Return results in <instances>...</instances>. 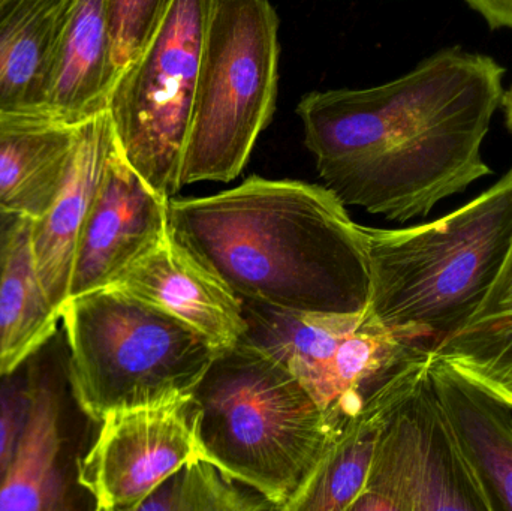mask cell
Returning a JSON list of instances; mask_svg holds the SVG:
<instances>
[{
  "label": "cell",
  "instance_id": "obj_1",
  "mask_svg": "<svg viewBox=\"0 0 512 511\" xmlns=\"http://www.w3.org/2000/svg\"><path fill=\"white\" fill-rule=\"evenodd\" d=\"M504 68L448 48L367 89L303 96L297 114L319 176L345 206L405 222L492 173L481 155Z\"/></svg>",
  "mask_w": 512,
  "mask_h": 511
},
{
  "label": "cell",
  "instance_id": "obj_2",
  "mask_svg": "<svg viewBox=\"0 0 512 511\" xmlns=\"http://www.w3.org/2000/svg\"><path fill=\"white\" fill-rule=\"evenodd\" d=\"M171 233L236 296L268 308L357 314L370 297L361 225L327 186L252 176L170 198Z\"/></svg>",
  "mask_w": 512,
  "mask_h": 511
},
{
  "label": "cell",
  "instance_id": "obj_3",
  "mask_svg": "<svg viewBox=\"0 0 512 511\" xmlns=\"http://www.w3.org/2000/svg\"><path fill=\"white\" fill-rule=\"evenodd\" d=\"M369 263L367 312L435 347L483 302L512 243V167L447 216L414 227H361Z\"/></svg>",
  "mask_w": 512,
  "mask_h": 511
},
{
  "label": "cell",
  "instance_id": "obj_4",
  "mask_svg": "<svg viewBox=\"0 0 512 511\" xmlns=\"http://www.w3.org/2000/svg\"><path fill=\"white\" fill-rule=\"evenodd\" d=\"M201 458L289 511L340 432L285 365L242 341L194 390Z\"/></svg>",
  "mask_w": 512,
  "mask_h": 511
},
{
  "label": "cell",
  "instance_id": "obj_5",
  "mask_svg": "<svg viewBox=\"0 0 512 511\" xmlns=\"http://www.w3.org/2000/svg\"><path fill=\"white\" fill-rule=\"evenodd\" d=\"M60 320L75 401L95 422L194 395L221 353L179 318L116 285L69 297Z\"/></svg>",
  "mask_w": 512,
  "mask_h": 511
},
{
  "label": "cell",
  "instance_id": "obj_6",
  "mask_svg": "<svg viewBox=\"0 0 512 511\" xmlns=\"http://www.w3.org/2000/svg\"><path fill=\"white\" fill-rule=\"evenodd\" d=\"M279 17L268 0H218L204 44L180 183L231 182L276 105Z\"/></svg>",
  "mask_w": 512,
  "mask_h": 511
},
{
  "label": "cell",
  "instance_id": "obj_7",
  "mask_svg": "<svg viewBox=\"0 0 512 511\" xmlns=\"http://www.w3.org/2000/svg\"><path fill=\"white\" fill-rule=\"evenodd\" d=\"M216 2L174 0L149 44L123 69L111 92L108 113L117 147L167 198L182 189L183 152Z\"/></svg>",
  "mask_w": 512,
  "mask_h": 511
},
{
  "label": "cell",
  "instance_id": "obj_8",
  "mask_svg": "<svg viewBox=\"0 0 512 511\" xmlns=\"http://www.w3.org/2000/svg\"><path fill=\"white\" fill-rule=\"evenodd\" d=\"M245 341L279 360L342 432L400 366L429 344L388 329L369 312L309 314L243 300Z\"/></svg>",
  "mask_w": 512,
  "mask_h": 511
},
{
  "label": "cell",
  "instance_id": "obj_9",
  "mask_svg": "<svg viewBox=\"0 0 512 511\" xmlns=\"http://www.w3.org/2000/svg\"><path fill=\"white\" fill-rule=\"evenodd\" d=\"M436 510L490 507L427 371L388 414L351 511Z\"/></svg>",
  "mask_w": 512,
  "mask_h": 511
},
{
  "label": "cell",
  "instance_id": "obj_10",
  "mask_svg": "<svg viewBox=\"0 0 512 511\" xmlns=\"http://www.w3.org/2000/svg\"><path fill=\"white\" fill-rule=\"evenodd\" d=\"M78 464V483L96 509L138 511L189 459L200 456L194 395L167 404L114 411Z\"/></svg>",
  "mask_w": 512,
  "mask_h": 511
},
{
  "label": "cell",
  "instance_id": "obj_11",
  "mask_svg": "<svg viewBox=\"0 0 512 511\" xmlns=\"http://www.w3.org/2000/svg\"><path fill=\"white\" fill-rule=\"evenodd\" d=\"M170 198L158 194L114 144L78 243L71 296L113 284L170 228Z\"/></svg>",
  "mask_w": 512,
  "mask_h": 511
},
{
  "label": "cell",
  "instance_id": "obj_12",
  "mask_svg": "<svg viewBox=\"0 0 512 511\" xmlns=\"http://www.w3.org/2000/svg\"><path fill=\"white\" fill-rule=\"evenodd\" d=\"M111 285L179 318L218 350L234 347L248 333L243 300L186 249L171 228Z\"/></svg>",
  "mask_w": 512,
  "mask_h": 511
},
{
  "label": "cell",
  "instance_id": "obj_13",
  "mask_svg": "<svg viewBox=\"0 0 512 511\" xmlns=\"http://www.w3.org/2000/svg\"><path fill=\"white\" fill-rule=\"evenodd\" d=\"M114 144L116 137L108 111L80 123L56 198L41 218L30 222L33 261L59 311L71 296L78 243Z\"/></svg>",
  "mask_w": 512,
  "mask_h": 511
},
{
  "label": "cell",
  "instance_id": "obj_14",
  "mask_svg": "<svg viewBox=\"0 0 512 511\" xmlns=\"http://www.w3.org/2000/svg\"><path fill=\"white\" fill-rule=\"evenodd\" d=\"M432 348L400 366L346 423L289 511H351L369 480L376 443L394 405L429 371Z\"/></svg>",
  "mask_w": 512,
  "mask_h": 511
},
{
  "label": "cell",
  "instance_id": "obj_15",
  "mask_svg": "<svg viewBox=\"0 0 512 511\" xmlns=\"http://www.w3.org/2000/svg\"><path fill=\"white\" fill-rule=\"evenodd\" d=\"M78 125L45 110L0 113L2 212L29 219L47 212L65 179Z\"/></svg>",
  "mask_w": 512,
  "mask_h": 511
},
{
  "label": "cell",
  "instance_id": "obj_16",
  "mask_svg": "<svg viewBox=\"0 0 512 511\" xmlns=\"http://www.w3.org/2000/svg\"><path fill=\"white\" fill-rule=\"evenodd\" d=\"M433 389L490 511H512V410L432 353Z\"/></svg>",
  "mask_w": 512,
  "mask_h": 511
},
{
  "label": "cell",
  "instance_id": "obj_17",
  "mask_svg": "<svg viewBox=\"0 0 512 511\" xmlns=\"http://www.w3.org/2000/svg\"><path fill=\"white\" fill-rule=\"evenodd\" d=\"M117 81L105 0H74L48 80L44 110L71 125L108 111Z\"/></svg>",
  "mask_w": 512,
  "mask_h": 511
},
{
  "label": "cell",
  "instance_id": "obj_18",
  "mask_svg": "<svg viewBox=\"0 0 512 511\" xmlns=\"http://www.w3.org/2000/svg\"><path fill=\"white\" fill-rule=\"evenodd\" d=\"M74 0H8L0 8V113L44 110Z\"/></svg>",
  "mask_w": 512,
  "mask_h": 511
},
{
  "label": "cell",
  "instance_id": "obj_19",
  "mask_svg": "<svg viewBox=\"0 0 512 511\" xmlns=\"http://www.w3.org/2000/svg\"><path fill=\"white\" fill-rule=\"evenodd\" d=\"M60 453L59 395L48 381H33L26 425L0 485V511L66 509L68 497L60 470Z\"/></svg>",
  "mask_w": 512,
  "mask_h": 511
},
{
  "label": "cell",
  "instance_id": "obj_20",
  "mask_svg": "<svg viewBox=\"0 0 512 511\" xmlns=\"http://www.w3.org/2000/svg\"><path fill=\"white\" fill-rule=\"evenodd\" d=\"M432 353L512 410V243L477 311Z\"/></svg>",
  "mask_w": 512,
  "mask_h": 511
},
{
  "label": "cell",
  "instance_id": "obj_21",
  "mask_svg": "<svg viewBox=\"0 0 512 511\" xmlns=\"http://www.w3.org/2000/svg\"><path fill=\"white\" fill-rule=\"evenodd\" d=\"M30 222L18 221L0 281V378L14 375L38 353L60 320L33 261Z\"/></svg>",
  "mask_w": 512,
  "mask_h": 511
},
{
  "label": "cell",
  "instance_id": "obj_22",
  "mask_svg": "<svg viewBox=\"0 0 512 511\" xmlns=\"http://www.w3.org/2000/svg\"><path fill=\"white\" fill-rule=\"evenodd\" d=\"M242 485L212 462L195 456L165 479L141 504L140 510H277L254 488H240Z\"/></svg>",
  "mask_w": 512,
  "mask_h": 511
},
{
  "label": "cell",
  "instance_id": "obj_23",
  "mask_svg": "<svg viewBox=\"0 0 512 511\" xmlns=\"http://www.w3.org/2000/svg\"><path fill=\"white\" fill-rule=\"evenodd\" d=\"M174 0H105L117 78L149 44Z\"/></svg>",
  "mask_w": 512,
  "mask_h": 511
},
{
  "label": "cell",
  "instance_id": "obj_24",
  "mask_svg": "<svg viewBox=\"0 0 512 511\" xmlns=\"http://www.w3.org/2000/svg\"><path fill=\"white\" fill-rule=\"evenodd\" d=\"M33 380L8 375L0 384V485L5 480L26 425Z\"/></svg>",
  "mask_w": 512,
  "mask_h": 511
},
{
  "label": "cell",
  "instance_id": "obj_25",
  "mask_svg": "<svg viewBox=\"0 0 512 511\" xmlns=\"http://www.w3.org/2000/svg\"><path fill=\"white\" fill-rule=\"evenodd\" d=\"M492 29H512V0H465Z\"/></svg>",
  "mask_w": 512,
  "mask_h": 511
},
{
  "label": "cell",
  "instance_id": "obj_26",
  "mask_svg": "<svg viewBox=\"0 0 512 511\" xmlns=\"http://www.w3.org/2000/svg\"><path fill=\"white\" fill-rule=\"evenodd\" d=\"M20 219V216L11 215V213H0V281L5 270L12 234Z\"/></svg>",
  "mask_w": 512,
  "mask_h": 511
},
{
  "label": "cell",
  "instance_id": "obj_27",
  "mask_svg": "<svg viewBox=\"0 0 512 511\" xmlns=\"http://www.w3.org/2000/svg\"><path fill=\"white\" fill-rule=\"evenodd\" d=\"M502 107L505 110V116H507V125L510 128L512 134V86L508 92H504V96H502Z\"/></svg>",
  "mask_w": 512,
  "mask_h": 511
},
{
  "label": "cell",
  "instance_id": "obj_28",
  "mask_svg": "<svg viewBox=\"0 0 512 511\" xmlns=\"http://www.w3.org/2000/svg\"><path fill=\"white\" fill-rule=\"evenodd\" d=\"M8 2V0H0V8H2L5 3Z\"/></svg>",
  "mask_w": 512,
  "mask_h": 511
},
{
  "label": "cell",
  "instance_id": "obj_29",
  "mask_svg": "<svg viewBox=\"0 0 512 511\" xmlns=\"http://www.w3.org/2000/svg\"><path fill=\"white\" fill-rule=\"evenodd\" d=\"M0 213H5V212H2V210H0Z\"/></svg>",
  "mask_w": 512,
  "mask_h": 511
}]
</instances>
